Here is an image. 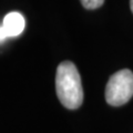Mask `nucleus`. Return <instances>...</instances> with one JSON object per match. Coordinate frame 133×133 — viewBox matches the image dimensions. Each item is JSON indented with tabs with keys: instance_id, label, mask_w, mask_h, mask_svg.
Instances as JSON below:
<instances>
[{
	"instance_id": "nucleus-1",
	"label": "nucleus",
	"mask_w": 133,
	"mask_h": 133,
	"mask_svg": "<svg viewBox=\"0 0 133 133\" xmlns=\"http://www.w3.org/2000/svg\"><path fill=\"white\" fill-rule=\"evenodd\" d=\"M56 91L62 105L66 109H78L83 101L81 78L71 61H62L57 68Z\"/></svg>"
},
{
	"instance_id": "nucleus-2",
	"label": "nucleus",
	"mask_w": 133,
	"mask_h": 133,
	"mask_svg": "<svg viewBox=\"0 0 133 133\" xmlns=\"http://www.w3.org/2000/svg\"><path fill=\"white\" fill-rule=\"evenodd\" d=\"M133 95V72L123 69L110 77L105 87V100L110 105H123Z\"/></svg>"
},
{
	"instance_id": "nucleus-3",
	"label": "nucleus",
	"mask_w": 133,
	"mask_h": 133,
	"mask_svg": "<svg viewBox=\"0 0 133 133\" xmlns=\"http://www.w3.org/2000/svg\"><path fill=\"white\" fill-rule=\"evenodd\" d=\"M24 18L20 12H9L2 20L0 27V38L3 41L7 38L18 37L24 29Z\"/></svg>"
},
{
	"instance_id": "nucleus-5",
	"label": "nucleus",
	"mask_w": 133,
	"mask_h": 133,
	"mask_svg": "<svg viewBox=\"0 0 133 133\" xmlns=\"http://www.w3.org/2000/svg\"><path fill=\"white\" fill-rule=\"evenodd\" d=\"M130 7H131V11L133 12V0H130Z\"/></svg>"
},
{
	"instance_id": "nucleus-4",
	"label": "nucleus",
	"mask_w": 133,
	"mask_h": 133,
	"mask_svg": "<svg viewBox=\"0 0 133 133\" xmlns=\"http://www.w3.org/2000/svg\"><path fill=\"white\" fill-rule=\"evenodd\" d=\"M82 6L85 8V9H97V8H100L103 2H104V0H80Z\"/></svg>"
}]
</instances>
